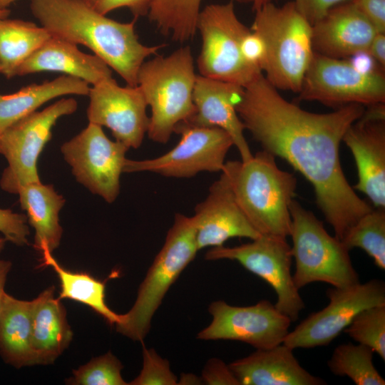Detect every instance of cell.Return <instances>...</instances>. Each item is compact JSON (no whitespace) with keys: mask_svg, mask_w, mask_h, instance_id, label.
I'll return each mask as SVG.
<instances>
[{"mask_svg":"<svg viewBox=\"0 0 385 385\" xmlns=\"http://www.w3.org/2000/svg\"><path fill=\"white\" fill-rule=\"evenodd\" d=\"M87 117L89 123L108 128L115 140L138 148L147 133L149 116L144 95L138 86H119L113 78L90 88Z\"/></svg>","mask_w":385,"mask_h":385,"instance_id":"obj_16","label":"cell"},{"mask_svg":"<svg viewBox=\"0 0 385 385\" xmlns=\"http://www.w3.org/2000/svg\"><path fill=\"white\" fill-rule=\"evenodd\" d=\"M6 242V238L4 236L3 237L0 236V253L4 250Z\"/></svg>","mask_w":385,"mask_h":385,"instance_id":"obj_46","label":"cell"},{"mask_svg":"<svg viewBox=\"0 0 385 385\" xmlns=\"http://www.w3.org/2000/svg\"><path fill=\"white\" fill-rule=\"evenodd\" d=\"M91 8L101 14L120 8L128 9L135 19L147 16L150 7V0H84Z\"/></svg>","mask_w":385,"mask_h":385,"instance_id":"obj_36","label":"cell"},{"mask_svg":"<svg viewBox=\"0 0 385 385\" xmlns=\"http://www.w3.org/2000/svg\"><path fill=\"white\" fill-rule=\"evenodd\" d=\"M244 93L237 84L197 75L192 99L195 113L188 121L200 127H217L231 137L242 161L253 156L244 135L245 125L236 111Z\"/></svg>","mask_w":385,"mask_h":385,"instance_id":"obj_19","label":"cell"},{"mask_svg":"<svg viewBox=\"0 0 385 385\" xmlns=\"http://www.w3.org/2000/svg\"><path fill=\"white\" fill-rule=\"evenodd\" d=\"M289 212L291 252L295 263L292 277L298 289L316 282L334 287L360 282L349 250L341 240L328 233L322 221L295 200L290 204Z\"/></svg>","mask_w":385,"mask_h":385,"instance_id":"obj_7","label":"cell"},{"mask_svg":"<svg viewBox=\"0 0 385 385\" xmlns=\"http://www.w3.org/2000/svg\"><path fill=\"white\" fill-rule=\"evenodd\" d=\"M351 0H294L297 9L313 26L333 6Z\"/></svg>","mask_w":385,"mask_h":385,"instance_id":"obj_38","label":"cell"},{"mask_svg":"<svg viewBox=\"0 0 385 385\" xmlns=\"http://www.w3.org/2000/svg\"><path fill=\"white\" fill-rule=\"evenodd\" d=\"M90 88L86 82L65 75L30 84L11 94L0 93V133L48 101L66 95L88 96Z\"/></svg>","mask_w":385,"mask_h":385,"instance_id":"obj_26","label":"cell"},{"mask_svg":"<svg viewBox=\"0 0 385 385\" xmlns=\"http://www.w3.org/2000/svg\"><path fill=\"white\" fill-rule=\"evenodd\" d=\"M352 339L371 348L385 360V304L361 311L344 330Z\"/></svg>","mask_w":385,"mask_h":385,"instance_id":"obj_32","label":"cell"},{"mask_svg":"<svg viewBox=\"0 0 385 385\" xmlns=\"http://www.w3.org/2000/svg\"><path fill=\"white\" fill-rule=\"evenodd\" d=\"M130 385H175L177 376L169 361L162 358L153 348L143 347V368Z\"/></svg>","mask_w":385,"mask_h":385,"instance_id":"obj_34","label":"cell"},{"mask_svg":"<svg viewBox=\"0 0 385 385\" xmlns=\"http://www.w3.org/2000/svg\"><path fill=\"white\" fill-rule=\"evenodd\" d=\"M0 70H1V67H0Z\"/></svg>","mask_w":385,"mask_h":385,"instance_id":"obj_47","label":"cell"},{"mask_svg":"<svg viewBox=\"0 0 385 385\" xmlns=\"http://www.w3.org/2000/svg\"><path fill=\"white\" fill-rule=\"evenodd\" d=\"M252 4L255 11L266 4L276 0H235ZM202 0H150L149 20L159 31L173 41L185 42L192 38Z\"/></svg>","mask_w":385,"mask_h":385,"instance_id":"obj_28","label":"cell"},{"mask_svg":"<svg viewBox=\"0 0 385 385\" xmlns=\"http://www.w3.org/2000/svg\"><path fill=\"white\" fill-rule=\"evenodd\" d=\"M196 77L188 46L143 63L138 86L150 108L147 134L151 140L168 143L176 126L195 114L192 95Z\"/></svg>","mask_w":385,"mask_h":385,"instance_id":"obj_4","label":"cell"},{"mask_svg":"<svg viewBox=\"0 0 385 385\" xmlns=\"http://www.w3.org/2000/svg\"><path fill=\"white\" fill-rule=\"evenodd\" d=\"M128 150L123 143L108 138L101 126L91 123L61 146L76 181L108 203L120 193V178Z\"/></svg>","mask_w":385,"mask_h":385,"instance_id":"obj_11","label":"cell"},{"mask_svg":"<svg viewBox=\"0 0 385 385\" xmlns=\"http://www.w3.org/2000/svg\"><path fill=\"white\" fill-rule=\"evenodd\" d=\"M201 379L205 384L240 385L229 365L217 358L208 360L203 369Z\"/></svg>","mask_w":385,"mask_h":385,"instance_id":"obj_37","label":"cell"},{"mask_svg":"<svg viewBox=\"0 0 385 385\" xmlns=\"http://www.w3.org/2000/svg\"><path fill=\"white\" fill-rule=\"evenodd\" d=\"M54 291L51 286L34 299L31 344L38 365L53 364L73 339L66 309Z\"/></svg>","mask_w":385,"mask_h":385,"instance_id":"obj_23","label":"cell"},{"mask_svg":"<svg viewBox=\"0 0 385 385\" xmlns=\"http://www.w3.org/2000/svg\"><path fill=\"white\" fill-rule=\"evenodd\" d=\"M221 173L260 235L286 239L289 236V206L296 195L297 179L278 168L274 155L262 150L247 161L225 162Z\"/></svg>","mask_w":385,"mask_h":385,"instance_id":"obj_3","label":"cell"},{"mask_svg":"<svg viewBox=\"0 0 385 385\" xmlns=\"http://www.w3.org/2000/svg\"><path fill=\"white\" fill-rule=\"evenodd\" d=\"M196 29L202 40L197 59L199 75L245 88L262 73L242 54V41L250 29L236 16L232 1L205 6Z\"/></svg>","mask_w":385,"mask_h":385,"instance_id":"obj_8","label":"cell"},{"mask_svg":"<svg viewBox=\"0 0 385 385\" xmlns=\"http://www.w3.org/2000/svg\"><path fill=\"white\" fill-rule=\"evenodd\" d=\"M10 12L9 9H0V19L9 17Z\"/></svg>","mask_w":385,"mask_h":385,"instance_id":"obj_45","label":"cell"},{"mask_svg":"<svg viewBox=\"0 0 385 385\" xmlns=\"http://www.w3.org/2000/svg\"><path fill=\"white\" fill-rule=\"evenodd\" d=\"M299 93V100L336 109L351 103L369 106L385 103V76L383 71L362 73L344 58L314 51Z\"/></svg>","mask_w":385,"mask_h":385,"instance_id":"obj_12","label":"cell"},{"mask_svg":"<svg viewBox=\"0 0 385 385\" xmlns=\"http://www.w3.org/2000/svg\"><path fill=\"white\" fill-rule=\"evenodd\" d=\"M34 299L21 300L6 292L0 309V356L16 369L36 365L31 344Z\"/></svg>","mask_w":385,"mask_h":385,"instance_id":"obj_25","label":"cell"},{"mask_svg":"<svg viewBox=\"0 0 385 385\" xmlns=\"http://www.w3.org/2000/svg\"><path fill=\"white\" fill-rule=\"evenodd\" d=\"M11 267L12 263L10 261L0 259V309L5 292L6 282Z\"/></svg>","mask_w":385,"mask_h":385,"instance_id":"obj_43","label":"cell"},{"mask_svg":"<svg viewBox=\"0 0 385 385\" xmlns=\"http://www.w3.org/2000/svg\"><path fill=\"white\" fill-rule=\"evenodd\" d=\"M198 251L222 246L232 237L258 238L260 235L237 205L230 187L221 173L210 187L205 199L195 207Z\"/></svg>","mask_w":385,"mask_h":385,"instance_id":"obj_18","label":"cell"},{"mask_svg":"<svg viewBox=\"0 0 385 385\" xmlns=\"http://www.w3.org/2000/svg\"><path fill=\"white\" fill-rule=\"evenodd\" d=\"M229 367L240 385H324L326 381L311 374L299 364L293 349L283 343L256 349L237 359Z\"/></svg>","mask_w":385,"mask_h":385,"instance_id":"obj_21","label":"cell"},{"mask_svg":"<svg viewBox=\"0 0 385 385\" xmlns=\"http://www.w3.org/2000/svg\"><path fill=\"white\" fill-rule=\"evenodd\" d=\"M77 108L74 98H61L21 118L0 133V154L8 163L0 178L3 190L16 194L21 187L41 182L38 160L51 139L52 128L60 118L73 113Z\"/></svg>","mask_w":385,"mask_h":385,"instance_id":"obj_9","label":"cell"},{"mask_svg":"<svg viewBox=\"0 0 385 385\" xmlns=\"http://www.w3.org/2000/svg\"><path fill=\"white\" fill-rule=\"evenodd\" d=\"M376 33L351 0L333 6L312 26V47L321 55L346 58L367 51Z\"/></svg>","mask_w":385,"mask_h":385,"instance_id":"obj_20","label":"cell"},{"mask_svg":"<svg viewBox=\"0 0 385 385\" xmlns=\"http://www.w3.org/2000/svg\"><path fill=\"white\" fill-rule=\"evenodd\" d=\"M51 36L41 26L22 19H0V73L9 79Z\"/></svg>","mask_w":385,"mask_h":385,"instance_id":"obj_27","label":"cell"},{"mask_svg":"<svg viewBox=\"0 0 385 385\" xmlns=\"http://www.w3.org/2000/svg\"><path fill=\"white\" fill-rule=\"evenodd\" d=\"M123 366L111 351L93 358L88 363L73 370L66 380L72 385H128L121 375Z\"/></svg>","mask_w":385,"mask_h":385,"instance_id":"obj_33","label":"cell"},{"mask_svg":"<svg viewBox=\"0 0 385 385\" xmlns=\"http://www.w3.org/2000/svg\"><path fill=\"white\" fill-rule=\"evenodd\" d=\"M374 353L361 344H342L334 349L327 366L334 375L347 376L356 385H384V379L374 365Z\"/></svg>","mask_w":385,"mask_h":385,"instance_id":"obj_30","label":"cell"},{"mask_svg":"<svg viewBox=\"0 0 385 385\" xmlns=\"http://www.w3.org/2000/svg\"><path fill=\"white\" fill-rule=\"evenodd\" d=\"M178 143L165 154L150 159H126L123 173L150 172L168 178H187L200 172H221L234 145L229 134L217 127L178 124Z\"/></svg>","mask_w":385,"mask_h":385,"instance_id":"obj_10","label":"cell"},{"mask_svg":"<svg viewBox=\"0 0 385 385\" xmlns=\"http://www.w3.org/2000/svg\"><path fill=\"white\" fill-rule=\"evenodd\" d=\"M329 304L312 313L292 331L283 344L292 349H310L329 344L361 311L385 304V284L378 279L326 292Z\"/></svg>","mask_w":385,"mask_h":385,"instance_id":"obj_14","label":"cell"},{"mask_svg":"<svg viewBox=\"0 0 385 385\" xmlns=\"http://www.w3.org/2000/svg\"><path fill=\"white\" fill-rule=\"evenodd\" d=\"M366 107L342 141L357 168L358 181L353 188L365 194L376 208L385 209V105Z\"/></svg>","mask_w":385,"mask_h":385,"instance_id":"obj_17","label":"cell"},{"mask_svg":"<svg viewBox=\"0 0 385 385\" xmlns=\"http://www.w3.org/2000/svg\"><path fill=\"white\" fill-rule=\"evenodd\" d=\"M197 252L193 217L177 213L162 248L139 287L133 307L125 314H120L116 331L133 341L143 342L168 289Z\"/></svg>","mask_w":385,"mask_h":385,"instance_id":"obj_6","label":"cell"},{"mask_svg":"<svg viewBox=\"0 0 385 385\" xmlns=\"http://www.w3.org/2000/svg\"><path fill=\"white\" fill-rule=\"evenodd\" d=\"M241 51L247 63L262 71L266 48L264 41L257 34L250 30L244 36L241 43Z\"/></svg>","mask_w":385,"mask_h":385,"instance_id":"obj_39","label":"cell"},{"mask_svg":"<svg viewBox=\"0 0 385 385\" xmlns=\"http://www.w3.org/2000/svg\"><path fill=\"white\" fill-rule=\"evenodd\" d=\"M30 9L51 36L86 46L128 86H138L143 63L165 46L140 43L135 29L137 19L115 21L84 0H30Z\"/></svg>","mask_w":385,"mask_h":385,"instance_id":"obj_2","label":"cell"},{"mask_svg":"<svg viewBox=\"0 0 385 385\" xmlns=\"http://www.w3.org/2000/svg\"><path fill=\"white\" fill-rule=\"evenodd\" d=\"M252 240L232 247L223 245L212 247L206 252L205 258L237 261L261 277L277 294L275 307L292 322H295L304 308V303L291 273V246L286 238L277 237L261 235Z\"/></svg>","mask_w":385,"mask_h":385,"instance_id":"obj_13","label":"cell"},{"mask_svg":"<svg viewBox=\"0 0 385 385\" xmlns=\"http://www.w3.org/2000/svg\"><path fill=\"white\" fill-rule=\"evenodd\" d=\"M369 53L378 64L385 68V33H376L368 48Z\"/></svg>","mask_w":385,"mask_h":385,"instance_id":"obj_42","label":"cell"},{"mask_svg":"<svg viewBox=\"0 0 385 385\" xmlns=\"http://www.w3.org/2000/svg\"><path fill=\"white\" fill-rule=\"evenodd\" d=\"M20 206L26 211L28 223L34 229V247L41 253H52L61 243L63 229L59 223V212L66 200L52 185L41 182L21 187Z\"/></svg>","mask_w":385,"mask_h":385,"instance_id":"obj_24","label":"cell"},{"mask_svg":"<svg viewBox=\"0 0 385 385\" xmlns=\"http://www.w3.org/2000/svg\"><path fill=\"white\" fill-rule=\"evenodd\" d=\"M44 71L63 73L92 86L113 77L111 68L98 56L85 53L76 44L53 36L19 66L17 76Z\"/></svg>","mask_w":385,"mask_h":385,"instance_id":"obj_22","label":"cell"},{"mask_svg":"<svg viewBox=\"0 0 385 385\" xmlns=\"http://www.w3.org/2000/svg\"><path fill=\"white\" fill-rule=\"evenodd\" d=\"M350 63L358 71L362 73H373L383 71V69L368 51L358 52L351 56Z\"/></svg>","mask_w":385,"mask_h":385,"instance_id":"obj_41","label":"cell"},{"mask_svg":"<svg viewBox=\"0 0 385 385\" xmlns=\"http://www.w3.org/2000/svg\"><path fill=\"white\" fill-rule=\"evenodd\" d=\"M41 255L42 265L52 267L59 279V299H69L89 307L110 325L119 322L120 314L111 309L106 302V280H99L88 273L65 269L51 252H45Z\"/></svg>","mask_w":385,"mask_h":385,"instance_id":"obj_29","label":"cell"},{"mask_svg":"<svg viewBox=\"0 0 385 385\" xmlns=\"http://www.w3.org/2000/svg\"><path fill=\"white\" fill-rule=\"evenodd\" d=\"M378 33H385V0H354Z\"/></svg>","mask_w":385,"mask_h":385,"instance_id":"obj_40","label":"cell"},{"mask_svg":"<svg viewBox=\"0 0 385 385\" xmlns=\"http://www.w3.org/2000/svg\"><path fill=\"white\" fill-rule=\"evenodd\" d=\"M17 0H0V9H8Z\"/></svg>","mask_w":385,"mask_h":385,"instance_id":"obj_44","label":"cell"},{"mask_svg":"<svg viewBox=\"0 0 385 385\" xmlns=\"http://www.w3.org/2000/svg\"><path fill=\"white\" fill-rule=\"evenodd\" d=\"M348 250L359 247L371 257L374 264L385 270V210L372 209L347 231L341 240Z\"/></svg>","mask_w":385,"mask_h":385,"instance_id":"obj_31","label":"cell"},{"mask_svg":"<svg viewBox=\"0 0 385 385\" xmlns=\"http://www.w3.org/2000/svg\"><path fill=\"white\" fill-rule=\"evenodd\" d=\"M251 31L266 48L262 71L277 89L299 93L311 63L312 26L297 9L294 1L282 6L268 3L255 11Z\"/></svg>","mask_w":385,"mask_h":385,"instance_id":"obj_5","label":"cell"},{"mask_svg":"<svg viewBox=\"0 0 385 385\" xmlns=\"http://www.w3.org/2000/svg\"><path fill=\"white\" fill-rule=\"evenodd\" d=\"M211 323L197 334L202 340H233L256 349H270L283 343L292 320L268 300L247 307L212 302L208 308Z\"/></svg>","mask_w":385,"mask_h":385,"instance_id":"obj_15","label":"cell"},{"mask_svg":"<svg viewBox=\"0 0 385 385\" xmlns=\"http://www.w3.org/2000/svg\"><path fill=\"white\" fill-rule=\"evenodd\" d=\"M364 109L351 103L327 113L307 111L284 99L262 73L244 88L236 106L245 128L263 150L285 160L310 182L339 240L373 209L349 185L339 160L343 137Z\"/></svg>","mask_w":385,"mask_h":385,"instance_id":"obj_1","label":"cell"},{"mask_svg":"<svg viewBox=\"0 0 385 385\" xmlns=\"http://www.w3.org/2000/svg\"><path fill=\"white\" fill-rule=\"evenodd\" d=\"M27 222L26 215L0 208V232L6 241L17 246L28 245L30 230Z\"/></svg>","mask_w":385,"mask_h":385,"instance_id":"obj_35","label":"cell"}]
</instances>
